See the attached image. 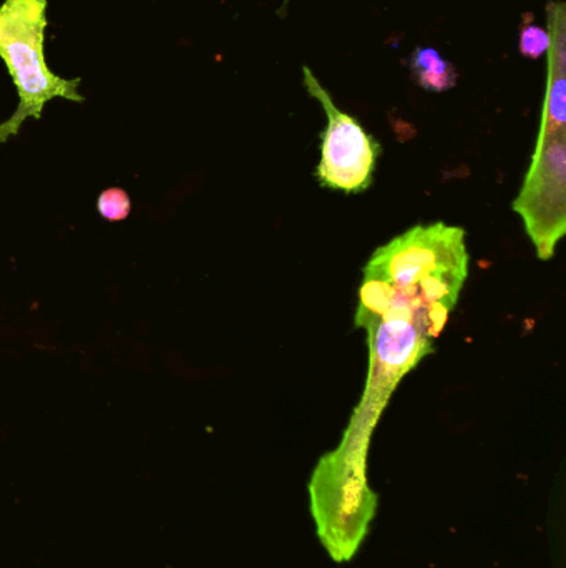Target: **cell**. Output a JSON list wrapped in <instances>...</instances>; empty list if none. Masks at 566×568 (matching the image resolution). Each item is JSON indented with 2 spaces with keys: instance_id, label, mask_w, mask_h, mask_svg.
Segmentation results:
<instances>
[{
  "instance_id": "5b68a950",
  "label": "cell",
  "mask_w": 566,
  "mask_h": 568,
  "mask_svg": "<svg viewBox=\"0 0 566 568\" xmlns=\"http://www.w3.org/2000/svg\"><path fill=\"white\" fill-rule=\"evenodd\" d=\"M133 203L128 193L120 186L103 190L96 200V212L100 213L105 222L120 223L125 222L132 213Z\"/></svg>"
},
{
  "instance_id": "277c9868",
  "label": "cell",
  "mask_w": 566,
  "mask_h": 568,
  "mask_svg": "<svg viewBox=\"0 0 566 568\" xmlns=\"http://www.w3.org/2000/svg\"><path fill=\"white\" fill-rule=\"evenodd\" d=\"M409 67L414 82L429 92H447L457 83V70L452 62L442 59L435 49H415Z\"/></svg>"
},
{
  "instance_id": "3957f363",
  "label": "cell",
  "mask_w": 566,
  "mask_h": 568,
  "mask_svg": "<svg viewBox=\"0 0 566 568\" xmlns=\"http://www.w3.org/2000/svg\"><path fill=\"white\" fill-rule=\"evenodd\" d=\"M302 72L309 95L321 103L328 116L316 176L326 189L344 193L364 192L371 186L381 145L354 116L335 105L328 90L308 67Z\"/></svg>"
},
{
  "instance_id": "7a4b0ae2",
  "label": "cell",
  "mask_w": 566,
  "mask_h": 568,
  "mask_svg": "<svg viewBox=\"0 0 566 568\" xmlns=\"http://www.w3.org/2000/svg\"><path fill=\"white\" fill-rule=\"evenodd\" d=\"M514 210L524 220L538 258H554L566 232V129H541Z\"/></svg>"
},
{
  "instance_id": "6da1fadb",
  "label": "cell",
  "mask_w": 566,
  "mask_h": 568,
  "mask_svg": "<svg viewBox=\"0 0 566 568\" xmlns=\"http://www.w3.org/2000/svg\"><path fill=\"white\" fill-rule=\"evenodd\" d=\"M45 27L47 0H3L0 6V59L19 93L16 112L0 123V145L19 135L25 120H42L50 100L85 102L79 92L82 79H63L47 65Z\"/></svg>"
},
{
  "instance_id": "8992f818",
  "label": "cell",
  "mask_w": 566,
  "mask_h": 568,
  "mask_svg": "<svg viewBox=\"0 0 566 568\" xmlns=\"http://www.w3.org/2000/svg\"><path fill=\"white\" fill-rule=\"evenodd\" d=\"M550 49V36L547 30L534 23V16L525 13L521 27V52L528 59H541Z\"/></svg>"
}]
</instances>
